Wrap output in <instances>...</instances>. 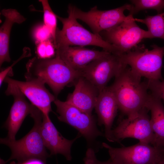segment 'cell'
Wrapping results in <instances>:
<instances>
[{
  "mask_svg": "<svg viewBox=\"0 0 164 164\" xmlns=\"http://www.w3.org/2000/svg\"><path fill=\"white\" fill-rule=\"evenodd\" d=\"M135 21L145 24L148 28L150 39L164 40V12L154 15H148L143 19L135 18Z\"/></svg>",
  "mask_w": 164,
  "mask_h": 164,
  "instance_id": "obj_20",
  "label": "cell"
},
{
  "mask_svg": "<svg viewBox=\"0 0 164 164\" xmlns=\"http://www.w3.org/2000/svg\"><path fill=\"white\" fill-rule=\"evenodd\" d=\"M145 81L151 94L164 101V80L161 81L147 79Z\"/></svg>",
  "mask_w": 164,
  "mask_h": 164,
  "instance_id": "obj_24",
  "label": "cell"
},
{
  "mask_svg": "<svg viewBox=\"0 0 164 164\" xmlns=\"http://www.w3.org/2000/svg\"><path fill=\"white\" fill-rule=\"evenodd\" d=\"M5 82L8 84L5 94L12 95L14 100L8 117L3 126L8 131L7 137L10 139H15L16 134L24 119L30 113L32 104L27 101L25 96L15 85L8 81Z\"/></svg>",
  "mask_w": 164,
  "mask_h": 164,
  "instance_id": "obj_12",
  "label": "cell"
},
{
  "mask_svg": "<svg viewBox=\"0 0 164 164\" xmlns=\"http://www.w3.org/2000/svg\"><path fill=\"white\" fill-rule=\"evenodd\" d=\"M106 41L113 45L120 54L127 53L138 46L144 39L149 38L148 30L140 28L133 15L129 14L119 24L100 34Z\"/></svg>",
  "mask_w": 164,
  "mask_h": 164,
  "instance_id": "obj_7",
  "label": "cell"
},
{
  "mask_svg": "<svg viewBox=\"0 0 164 164\" xmlns=\"http://www.w3.org/2000/svg\"><path fill=\"white\" fill-rule=\"evenodd\" d=\"M26 68V80L47 84L55 96L81 76L79 71L70 67L56 54L50 59L34 57L28 62Z\"/></svg>",
  "mask_w": 164,
  "mask_h": 164,
  "instance_id": "obj_1",
  "label": "cell"
},
{
  "mask_svg": "<svg viewBox=\"0 0 164 164\" xmlns=\"http://www.w3.org/2000/svg\"><path fill=\"white\" fill-rule=\"evenodd\" d=\"M36 51L37 57L42 59L53 58L56 54V50L53 42L50 39L38 43Z\"/></svg>",
  "mask_w": 164,
  "mask_h": 164,
  "instance_id": "obj_23",
  "label": "cell"
},
{
  "mask_svg": "<svg viewBox=\"0 0 164 164\" xmlns=\"http://www.w3.org/2000/svg\"><path fill=\"white\" fill-rule=\"evenodd\" d=\"M10 164H46V162L39 159L31 158L15 162L12 161Z\"/></svg>",
  "mask_w": 164,
  "mask_h": 164,
  "instance_id": "obj_27",
  "label": "cell"
},
{
  "mask_svg": "<svg viewBox=\"0 0 164 164\" xmlns=\"http://www.w3.org/2000/svg\"><path fill=\"white\" fill-rule=\"evenodd\" d=\"M39 1L41 2L43 8L44 24L50 31L52 35V40L54 43L57 28V15H56L52 10L48 0H40Z\"/></svg>",
  "mask_w": 164,
  "mask_h": 164,
  "instance_id": "obj_22",
  "label": "cell"
},
{
  "mask_svg": "<svg viewBox=\"0 0 164 164\" xmlns=\"http://www.w3.org/2000/svg\"><path fill=\"white\" fill-rule=\"evenodd\" d=\"M127 66L122 61L120 54L108 52L79 70L81 77L101 91L109 81L116 77Z\"/></svg>",
  "mask_w": 164,
  "mask_h": 164,
  "instance_id": "obj_8",
  "label": "cell"
},
{
  "mask_svg": "<svg viewBox=\"0 0 164 164\" xmlns=\"http://www.w3.org/2000/svg\"><path fill=\"white\" fill-rule=\"evenodd\" d=\"M54 103L59 114L58 119L76 129L89 145L93 146L99 137L105 136L104 134L98 128L96 119L92 115L82 111L66 101L56 99Z\"/></svg>",
  "mask_w": 164,
  "mask_h": 164,
  "instance_id": "obj_6",
  "label": "cell"
},
{
  "mask_svg": "<svg viewBox=\"0 0 164 164\" xmlns=\"http://www.w3.org/2000/svg\"><path fill=\"white\" fill-rule=\"evenodd\" d=\"M1 14L5 17V20L0 28V65L5 62H9L11 58L9 54V41L12 27L15 23L21 24L26 19L16 10L12 9H4Z\"/></svg>",
  "mask_w": 164,
  "mask_h": 164,
  "instance_id": "obj_18",
  "label": "cell"
},
{
  "mask_svg": "<svg viewBox=\"0 0 164 164\" xmlns=\"http://www.w3.org/2000/svg\"><path fill=\"white\" fill-rule=\"evenodd\" d=\"M95 152L93 149L88 148L84 159V164H114L110 159L104 162L99 160L96 157Z\"/></svg>",
  "mask_w": 164,
  "mask_h": 164,
  "instance_id": "obj_26",
  "label": "cell"
},
{
  "mask_svg": "<svg viewBox=\"0 0 164 164\" xmlns=\"http://www.w3.org/2000/svg\"><path fill=\"white\" fill-rule=\"evenodd\" d=\"M110 86L118 109L127 117L133 116L147 108L151 94L145 81L127 66L117 76Z\"/></svg>",
  "mask_w": 164,
  "mask_h": 164,
  "instance_id": "obj_2",
  "label": "cell"
},
{
  "mask_svg": "<svg viewBox=\"0 0 164 164\" xmlns=\"http://www.w3.org/2000/svg\"><path fill=\"white\" fill-rule=\"evenodd\" d=\"M40 132L44 144L50 152V155L61 154L68 161L71 160V149L73 142L81 135L79 133L72 140L64 138L52 122L48 114H43Z\"/></svg>",
  "mask_w": 164,
  "mask_h": 164,
  "instance_id": "obj_13",
  "label": "cell"
},
{
  "mask_svg": "<svg viewBox=\"0 0 164 164\" xmlns=\"http://www.w3.org/2000/svg\"><path fill=\"white\" fill-rule=\"evenodd\" d=\"M150 94L147 108L151 113L150 121L154 135L152 145L164 149V107L160 99Z\"/></svg>",
  "mask_w": 164,
  "mask_h": 164,
  "instance_id": "obj_19",
  "label": "cell"
},
{
  "mask_svg": "<svg viewBox=\"0 0 164 164\" xmlns=\"http://www.w3.org/2000/svg\"><path fill=\"white\" fill-rule=\"evenodd\" d=\"M149 111L147 109H144L121 121L112 130L114 142L120 143L124 139L132 138L138 140L139 142L152 145L154 135L148 113Z\"/></svg>",
  "mask_w": 164,
  "mask_h": 164,
  "instance_id": "obj_11",
  "label": "cell"
},
{
  "mask_svg": "<svg viewBox=\"0 0 164 164\" xmlns=\"http://www.w3.org/2000/svg\"><path fill=\"white\" fill-rule=\"evenodd\" d=\"M159 164H164V152L163 151L162 157Z\"/></svg>",
  "mask_w": 164,
  "mask_h": 164,
  "instance_id": "obj_28",
  "label": "cell"
},
{
  "mask_svg": "<svg viewBox=\"0 0 164 164\" xmlns=\"http://www.w3.org/2000/svg\"><path fill=\"white\" fill-rule=\"evenodd\" d=\"M74 17L84 22L90 28L93 33L100 34L119 24L127 18L124 12L129 11L132 5L126 4L119 7L106 10L97 9L95 6L88 12H84L76 6L70 4Z\"/></svg>",
  "mask_w": 164,
  "mask_h": 164,
  "instance_id": "obj_10",
  "label": "cell"
},
{
  "mask_svg": "<svg viewBox=\"0 0 164 164\" xmlns=\"http://www.w3.org/2000/svg\"><path fill=\"white\" fill-rule=\"evenodd\" d=\"M68 16L63 18L57 15L63 25L60 30L57 28L54 45L55 49L62 46H94L110 53H119L113 45L105 40L100 34L92 33L84 28L74 17L69 5Z\"/></svg>",
  "mask_w": 164,
  "mask_h": 164,
  "instance_id": "obj_3",
  "label": "cell"
},
{
  "mask_svg": "<svg viewBox=\"0 0 164 164\" xmlns=\"http://www.w3.org/2000/svg\"><path fill=\"white\" fill-rule=\"evenodd\" d=\"M94 108L98 117V124L104 126L105 137L108 141L114 142L111 128L118 108L110 86H106L100 92Z\"/></svg>",
  "mask_w": 164,
  "mask_h": 164,
  "instance_id": "obj_15",
  "label": "cell"
},
{
  "mask_svg": "<svg viewBox=\"0 0 164 164\" xmlns=\"http://www.w3.org/2000/svg\"><path fill=\"white\" fill-rule=\"evenodd\" d=\"M75 81L74 89L68 95L66 101L82 111L92 115L100 91L82 77H80Z\"/></svg>",
  "mask_w": 164,
  "mask_h": 164,
  "instance_id": "obj_16",
  "label": "cell"
},
{
  "mask_svg": "<svg viewBox=\"0 0 164 164\" xmlns=\"http://www.w3.org/2000/svg\"><path fill=\"white\" fill-rule=\"evenodd\" d=\"M132 7L129 14L133 15L139 12L146 9L156 10L158 14L164 9V0H132Z\"/></svg>",
  "mask_w": 164,
  "mask_h": 164,
  "instance_id": "obj_21",
  "label": "cell"
},
{
  "mask_svg": "<svg viewBox=\"0 0 164 164\" xmlns=\"http://www.w3.org/2000/svg\"><path fill=\"white\" fill-rule=\"evenodd\" d=\"M15 85L31 102V104L45 114L52 112L51 104L56 99L50 93L45 85L33 81H20L7 77L4 80Z\"/></svg>",
  "mask_w": 164,
  "mask_h": 164,
  "instance_id": "obj_14",
  "label": "cell"
},
{
  "mask_svg": "<svg viewBox=\"0 0 164 164\" xmlns=\"http://www.w3.org/2000/svg\"><path fill=\"white\" fill-rule=\"evenodd\" d=\"M163 152H164V149L163 150Z\"/></svg>",
  "mask_w": 164,
  "mask_h": 164,
  "instance_id": "obj_30",
  "label": "cell"
},
{
  "mask_svg": "<svg viewBox=\"0 0 164 164\" xmlns=\"http://www.w3.org/2000/svg\"><path fill=\"white\" fill-rule=\"evenodd\" d=\"M0 164H5V162L1 159H0Z\"/></svg>",
  "mask_w": 164,
  "mask_h": 164,
  "instance_id": "obj_29",
  "label": "cell"
},
{
  "mask_svg": "<svg viewBox=\"0 0 164 164\" xmlns=\"http://www.w3.org/2000/svg\"><path fill=\"white\" fill-rule=\"evenodd\" d=\"M102 145L107 149L114 164H159L162 155V149L140 142L121 148L114 147L105 142Z\"/></svg>",
  "mask_w": 164,
  "mask_h": 164,
  "instance_id": "obj_9",
  "label": "cell"
},
{
  "mask_svg": "<svg viewBox=\"0 0 164 164\" xmlns=\"http://www.w3.org/2000/svg\"><path fill=\"white\" fill-rule=\"evenodd\" d=\"M33 35L36 42L40 43L52 39L51 32L49 29L44 24L40 25L34 29Z\"/></svg>",
  "mask_w": 164,
  "mask_h": 164,
  "instance_id": "obj_25",
  "label": "cell"
},
{
  "mask_svg": "<svg viewBox=\"0 0 164 164\" xmlns=\"http://www.w3.org/2000/svg\"><path fill=\"white\" fill-rule=\"evenodd\" d=\"M149 50L143 45L137 46L131 50L120 54L122 61L130 66L135 74L147 80H163L161 70L164 56V46L156 45Z\"/></svg>",
  "mask_w": 164,
  "mask_h": 164,
  "instance_id": "obj_5",
  "label": "cell"
},
{
  "mask_svg": "<svg viewBox=\"0 0 164 164\" xmlns=\"http://www.w3.org/2000/svg\"><path fill=\"white\" fill-rule=\"evenodd\" d=\"M30 115L34 120V125L24 137L18 140L10 139L7 137L0 138L1 144L8 146L11 152L10 157L5 162V164L12 159L21 161L34 158L46 162V159L50 156L46 151L40 132L43 113L32 105Z\"/></svg>",
  "mask_w": 164,
  "mask_h": 164,
  "instance_id": "obj_4",
  "label": "cell"
},
{
  "mask_svg": "<svg viewBox=\"0 0 164 164\" xmlns=\"http://www.w3.org/2000/svg\"><path fill=\"white\" fill-rule=\"evenodd\" d=\"M56 54L69 67L79 70L109 52L88 49L80 46H66L56 49Z\"/></svg>",
  "mask_w": 164,
  "mask_h": 164,
  "instance_id": "obj_17",
  "label": "cell"
}]
</instances>
